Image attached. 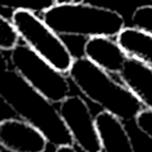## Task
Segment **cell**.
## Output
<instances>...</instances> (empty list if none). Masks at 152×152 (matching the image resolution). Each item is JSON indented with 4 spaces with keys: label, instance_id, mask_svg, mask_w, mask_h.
<instances>
[{
    "label": "cell",
    "instance_id": "ac0fdd59",
    "mask_svg": "<svg viewBox=\"0 0 152 152\" xmlns=\"http://www.w3.org/2000/svg\"><path fill=\"white\" fill-rule=\"evenodd\" d=\"M151 1H152V0H151Z\"/></svg>",
    "mask_w": 152,
    "mask_h": 152
},
{
    "label": "cell",
    "instance_id": "7a4b0ae2",
    "mask_svg": "<svg viewBox=\"0 0 152 152\" xmlns=\"http://www.w3.org/2000/svg\"><path fill=\"white\" fill-rule=\"evenodd\" d=\"M68 76L86 99L122 121L135 120L142 110L141 102L122 82L84 56L74 59Z\"/></svg>",
    "mask_w": 152,
    "mask_h": 152
},
{
    "label": "cell",
    "instance_id": "7c38bea8",
    "mask_svg": "<svg viewBox=\"0 0 152 152\" xmlns=\"http://www.w3.org/2000/svg\"><path fill=\"white\" fill-rule=\"evenodd\" d=\"M59 0H0V7L14 11H30L44 13Z\"/></svg>",
    "mask_w": 152,
    "mask_h": 152
},
{
    "label": "cell",
    "instance_id": "52a82bcc",
    "mask_svg": "<svg viewBox=\"0 0 152 152\" xmlns=\"http://www.w3.org/2000/svg\"><path fill=\"white\" fill-rule=\"evenodd\" d=\"M46 137L23 119H4L0 121V146L8 152H44Z\"/></svg>",
    "mask_w": 152,
    "mask_h": 152
},
{
    "label": "cell",
    "instance_id": "9a60e30c",
    "mask_svg": "<svg viewBox=\"0 0 152 152\" xmlns=\"http://www.w3.org/2000/svg\"><path fill=\"white\" fill-rule=\"evenodd\" d=\"M135 125L147 138L152 140V110L147 108L142 109L135 118Z\"/></svg>",
    "mask_w": 152,
    "mask_h": 152
},
{
    "label": "cell",
    "instance_id": "277c9868",
    "mask_svg": "<svg viewBox=\"0 0 152 152\" xmlns=\"http://www.w3.org/2000/svg\"><path fill=\"white\" fill-rule=\"evenodd\" d=\"M10 65L31 87L53 103L70 95V78L51 63L40 57L25 43L10 51Z\"/></svg>",
    "mask_w": 152,
    "mask_h": 152
},
{
    "label": "cell",
    "instance_id": "4fadbf2b",
    "mask_svg": "<svg viewBox=\"0 0 152 152\" xmlns=\"http://www.w3.org/2000/svg\"><path fill=\"white\" fill-rule=\"evenodd\" d=\"M19 38L12 20L0 14V49L2 51H11L19 44Z\"/></svg>",
    "mask_w": 152,
    "mask_h": 152
},
{
    "label": "cell",
    "instance_id": "30bf717a",
    "mask_svg": "<svg viewBox=\"0 0 152 152\" xmlns=\"http://www.w3.org/2000/svg\"><path fill=\"white\" fill-rule=\"evenodd\" d=\"M119 77L141 104L152 110V66L128 57Z\"/></svg>",
    "mask_w": 152,
    "mask_h": 152
},
{
    "label": "cell",
    "instance_id": "6da1fadb",
    "mask_svg": "<svg viewBox=\"0 0 152 152\" xmlns=\"http://www.w3.org/2000/svg\"><path fill=\"white\" fill-rule=\"evenodd\" d=\"M0 99L23 120L38 128L55 147L74 145L58 108L12 68L0 76Z\"/></svg>",
    "mask_w": 152,
    "mask_h": 152
},
{
    "label": "cell",
    "instance_id": "5bb4252c",
    "mask_svg": "<svg viewBox=\"0 0 152 152\" xmlns=\"http://www.w3.org/2000/svg\"><path fill=\"white\" fill-rule=\"evenodd\" d=\"M131 19L135 27L152 33V5H144L135 8Z\"/></svg>",
    "mask_w": 152,
    "mask_h": 152
},
{
    "label": "cell",
    "instance_id": "9c48e42d",
    "mask_svg": "<svg viewBox=\"0 0 152 152\" xmlns=\"http://www.w3.org/2000/svg\"><path fill=\"white\" fill-rule=\"evenodd\" d=\"M95 121L103 152H134L131 137L121 119L102 110L95 116Z\"/></svg>",
    "mask_w": 152,
    "mask_h": 152
},
{
    "label": "cell",
    "instance_id": "8992f818",
    "mask_svg": "<svg viewBox=\"0 0 152 152\" xmlns=\"http://www.w3.org/2000/svg\"><path fill=\"white\" fill-rule=\"evenodd\" d=\"M58 110L74 145L83 152H102L95 116L82 96L69 95L59 102Z\"/></svg>",
    "mask_w": 152,
    "mask_h": 152
},
{
    "label": "cell",
    "instance_id": "2e32d148",
    "mask_svg": "<svg viewBox=\"0 0 152 152\" xmlns=\"http://www.w3.org/2000/svg\"><path fill=\"white\" fill-rule=\"evenodd\" d=\"M8 69H10V61L6 58L2 50L0 49V76L4 75Z\"/></svg>",
    "mask_w": 152,
    "mask_h": 152
},
{
    "label": "cell",
    "instance_id": "e0dca14e",
    "mask_svg": "<svg viewBox=\"0 0 152 152\" xmlns=\"http://www.w3.org/2000/svg\"><path fill=\"white\" fill-rule=\"evenodd\" d=\"M55 152H77V150L75 148V145H61L57 146Z\"/></svg>",
    "mask_w": 152,
    "mask_h": 152
},
{
    "label": "cell",
    "instance_id": "3957f363",
    "mask_svg": "<svg viewBox=\"0 0 152 152\" xmlns=\"http://www.w3.org/2000/svg\"><path fill=\"white\" fill-rule=\"evenodd\" d=\"M42 18L59 36L113 38L125 27L118 11L82 1H58L42 13Z\"/></svg>",
    "mask_w": 152,
    "mask_h": 152
},
{
    "label": "cell",
    "instance_id": "8fae6325",
    "mask_svg": "<svg viewBox=\"0 0 152 152\" xmlns=\"http://www.w3.org/2000/svg\"><path fill=\"white\" fill-rule=\"evenodd\" d=\"M116 42L128 57L137 58L152 66V33L133 27H124L116 36Z\"/></svg>",
    "mask_w": 152,
    "mask_h": 152
},
{
    "label": "cell",
    "instance_id": "ba28073f",
    "mask_svg": "<svg viewBox=\"0 0 152 152\" xmlns=\"http://www.w3.org/2000/svg\"><path fill=\"white\" fill-rule=\"evenodd\" d=\"M84 57L109 74H120L128 56L112 37H90L83 46Z\"/></svg>",
    "mask_w": 152,
    "mask_h": 152
},
{
    "label": "cell",
    "instance_id": "5b68a950",
    "mask_svg": "<svg viewBox=\"0 0 152 152\" xmlns=\"http://www.w3.org/2000/svg\"><path fill=\"white\" fill-rule=\"evenodd\" d=\"M11 20L27 46L58 70L68 74L75 58L61 36L43 18L30 11H14Z\"/></svg>",
    "mask_w": 152,
    "mask_h": 152
}]
</instances>
